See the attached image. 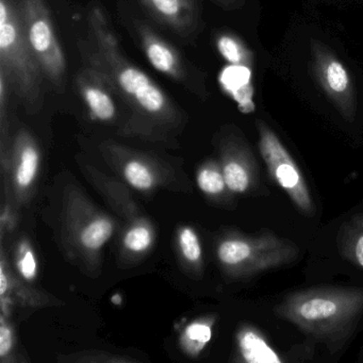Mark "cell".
Masks as SVG:
<instances>
[{
	"label": "cell",
	"mask_w": 363,
	"mask_h": 363,
	"mask_svg": "<svg viewBox=\"0 0 363 363\" xmlns=\"http://www.w3.org/2000/svg\"><path fill=\"white\" fill-rule=\"evenodd\" d=\"M225 184L233 192L243 193L250 186V176L246 169L238 162H228L224 167Z\"/></svg>",
	"instance_id": "14"
},
{
	"label": "cell",
	"mask_w": 363,
	"mask_h": 363,
	"mask_svg": "<svg viewBox=\"0 0 363 363\" xmlns=\"http://www.w3.org/2000/svg\"><path fill=\"white\" fill-rule=\"evenodd\" d=\"M12 347V333L5 324L0 328V356L5 357Z\"/></svg>",
	"instance_id": "23"
},
{
	"label": "cell",
	"mask_w": 363,
	"mask_h": 363,
	"mask_svg": "<svg viewBox=\"0 0 363 363\" xmlns=\"http://www.w3.org/2000/svg\"><path fill=\"white\" fill-rule=\"evenodd\" d=\"M152 233L143 226L135 227L125 237V245L133 252H143L152 244Z\"/></svg>",
	"instance_id": "18"
},
{
	"label": "cell",
	"mask_w": 363,
	"mask_h": 363,
	"mask_svg": "<svg viewBox=\"0 0 363 363\" xmlns=\"http://www.w3.org/2000/svg\"><path fill=\"white\" fill-rule=\"evenodd\" d=\"M354 257L359 265L363 267V235H360L354 246Z\"/></svg>",
	"instance_id": "24"
},
{
	"label": "cell",
	"mask_w": 363,
	"mask_h": 363,
	"mask_svg": "<svg viewBox=\"0 0 363 363\" xmlns=\"http://www.w3.org/2000/svg\"><path fill=\"white\" fill-rule=\"evenodd\" d=\"M327 82L335 92L345 91L348 84L347 74L340 63L333 62L329 65L327 69Z\"/></svg>",
	"instance_id": "19"
},
{
	"label": "cell",
	"mask_w": 363,
	"mask_h": 363,
	"mask_svg": "<svg viewBox=\"0 0 363 363\" xmlns=\"http://www.w3.org/2000/svg\"><path fill=\"white\" fill-rule=\"evenodd\" d=\"M78 90L93 118L101 122L113 120L116 106L111 95V82L94 67L82 72L77 78Z\"/></svg>",
	"instance_id": "5"
},
{
	"label": "cell",
	"mask_w": 363,
	"mask_h": 363,
	"mask_svg": "<svg viewBox=\"0 0 363 363\" xmlns=\"http://www.w3.org/2000/svg\"><path fill=\"white\" fill-rule=\"evenodd\" d=\"M138 35L142 50L152 67L176 82H186V69L179 54L171 44L161 39L146 25L138 27Z\"/></svg>",
	"instance_id": "6"
},
{
	"label": "cell",
	"mask_w": 363,
	"mask_h": 363,
	"mask_svg": "<svg viewBox=\"0 0 363 363\" xmlns=\"http://www.w3.org/2000/svg\"><path fill=\"white\" fill-rule=\"evenodd\" d=\"M7 288V277H6L5 272H4V269L1 267V269H0V293H1V295H5Z\"/></svg>",
	"instance_id": "25"
},
{
	"label": "cell",
	"mask_w": 363,
	"mask_h": 363,
	"mask_svg": "<svg viewBox=\"0 0 363 363\" xmlns=\"http://www.w3.org/2000/svg\"><path fill=\"white\" fill-rule=\"evenodd\" d=\"M18 8L29 44L43 75L57 90L62 91L67 60L44 0H21Z\"/></svg>",
	"instance_id": "3"
},
{
	"label": "cell",
	"mask_w": 363,
	"mask_h": 363,
	"mask_svg": "<svg viewBox=\"0 0 363 363\" xmlns=\"http://www.w3.org/2000/svg\"><path fill=\"white\" fill-rule=\"evenodd\" d=\"M0 69L18 99L35 106L42 97L41 67L29 44L20 8L0 0Z\"/></svg>",
	"instance_id": "2"
},
{
	"label": "cell",
	"mask_w": 363,
	"mask_h": 363,
	"mask_svg": "<svg viewBox=\"0 0 363 363\" xmlns=\"http://www.w3.org/2000/svg\"><path fill=\"white\" fill-rule=\"evenodd\" d=\"M197 184L203 192L207 194H218L224 190V176L213 169H203L197 176Z\"/></svg>",
	"instance_id": "16"
},
{
	"label": "cell",
	"mask_w": 363,
	"mask_h": 363,
	"mask_svg": "<svg viewBox=\"0 0 363 363\" xmlns=\"http://www.w3.org/2000/svg\"><path fill=\"white\" fill-rule=\"evenodd\" d=\"M144 7L163 24L177 33H186L196 25L192 0H141Z\"/></svg>",
	"instance_id": "7"
},
{
	"label": "cell",
	"mask_w": 363,
	"mask_h": 363,
	"mask_svg": "<svg viewBox=\"0 0 363 363\" xmlns=\"http://www.w3.org/2000/svg\"><path fill=\"white\" fill-rule=\"evenodd\" d=\"M186 335L191 341L197 342V343H208L211 340L212 331L210 326L201 323H193L186 328Z\"/></svg>",
	"instance_id": "21"
},
{
	"label": "cell",
	"mask_w": 363,
	"mask_h": 363,
	"mask_svg": "<svg viewBox=\"0 0 363 363\" xmlns=\"http://www.w3.org/2000/svg\"><path fill=\"white\" fill-rule=\"evenodd\" d=\"M260 150L267 169L277 184L288 193L297 207L310 211L311 199L303 175L292 157L271 131L261 133Z\"/></svg>",
	"instance_id": "4"
},
{
	"label": "cell",
	"mask_w": 363,
	"mask_h": 363,
	"mask_svg": "<svg viewBox=\"0 0 363 363\" xmlns=\"http://www.w3.org/2000/svg\"><path fill=\"white\" fill-rule=\"evenodd\" d=\"M240 350L245 361L250 363H280L278 354L269 344L252 330L243 331L239 337Z\"/></svg>",
	"instance_id": "9"
},
{
	"label": "cell",
	"mask_w": 363,
	"mask_h": 363,
	"mask_svg": "<svg viewBox=\"0 0 363 363\" xmlns=\"http://www.w3.org/2000/svg\"><path fill=\"white\" fill-rule=\"evenodd\" d=\"M112 231V223L105 218H99L91 223L82 231V244L89 250H99L110 239Z\"/></svg>",
	"instance_id": "11"
},
{
	"label": "cell",
	"mask_w": 363,
	"mask_h": 363,
	"mask_svg": "<svg viewBox=\"0 0 363 363\" xmlns=\"http://www.w3.org/2000/svg\"><path fill=\"white\" fill-rule=\"evenodd\" d=\"M218 46L222 56L229 62L237 65L241 61L242 55L240 48L238 46L237 42L231 39L230 37H227V35L220 37L218 41Z\"/></svg>",
	"instance_id": "20"
},
{
	"label": "cell",
	"mask_w": 363,
	"mask_h": 363,
	"mask_svg": "<svg viewBox=\"0 0 363 363\" xmlns=\"http://www.w3.org/2000/svg\"><path fill=\"white\" fill-rule=\"evenodd\" d=\"M125 177L131 186L139 190H148L154 182L150 169L138 161H131L126 165Z\"/></svg>",
	"instance_id": "15"
},
{
	"label": "cell",
	"mask_w": 363,
	"mask_h": 363,
	"mask_svg": "<svg viewBox=\"0 0 363 363\" xmlns=\"http://www.w3.org/2000/svg\"><path fill=\"white\" fill-rule=\"evenodd\" d=\"M250 72L245 67L233 65L227 67L220 76L223 86L233 95L239 103V108L244 113L255 110L252 101V89L250 88Z\"/></svg>",
	"instance_id": "8"
},
{
	"label": "cell",
	"mask_w": 363,
	"mask_h": 363,
	"mask_svg": "<svg viewBox=\"0 0 363 363\" xmlns=\"http://www.w3.org/2000/svg\"><path fill=\"white\" fill-rule=\"evenodd\" d=\"M182 254L191 262H196L201 256V244L196 233L191 228L182 229L179 237Z\"/></svg>",
	"instance_id": "17"
},
{
	"label": "cell",
	"mask_w": 363,
	"mask_h": 363,
	"mask_svg": "<svg viewBox=\"0 0 363 363\" xmlns=\"http://www.w3.org/2000/svg\"><path fill=\"white\" fill-rule=\"evenodd\" d=\"M89 23L97 48L95 67L107 76L112 86L144 113L162 118L172 112L173 106L164 91L147 74L125 58L116 35L99 8L91 10Z\"/></svg>",
	"instance_id": "1"
},
{
	"label": "cell",
	"mask_w": 363,
	"mask_h": 363,
	"mask_svg": "<svg viewBox=\"0 0 363 363\" xmlns=\"http://www.w3.org/2000/svg\"><path fill=\"white\" fill-rule=\"evenodd\" d=\"M39 167V155L33 146L27 145L21 154L20 164L16 172V182L22 188L30 186L37 175Z\"/></svg>",
	"instance_id": "12"
},
{
	"label": "cell",
	"mask_w": 363,
	"mask_h": 363,
	"mask_svg": "<svg viewBox=\"0 0 363 363\" xmlns=\"http://www.w3.org/2000/svg\"><path fill=\"white\" fill-rule=\"evenodd\" d=\"M297 313L306 322H322L337 315L339 305L328 297H310L298 306Z\"/></svg>",
	"instance_id": "10"
},
{
	"label": "cell",
	"mask_w": 363,
	"mask_h": 363,
	"mask_svg": "<svg viewBox=\"0 0 363 363\" xmlns=\"http://www.w3.org/2000/svg\"><path fill=\"white\" fill-rule=\"evenodd\" d=\"M18 269L21 274L24 276L26 279H33L37 275V260H35V255L31 250H26L23 255L22 258L18 262Z\"/></svg>",
	"instance_id": "22"
},
{
	"label": "cell",
	"mask_w": 363,
	"mask_h": 363,
	"mask_svg": "<svg viewBox=\"0 0 363 363\" xmlns=\"http://www.w3.org/2000/svg\"><path fill=\"white\" fill-rule=\"evenodd\" d=\"M252 255V248L245 242L226 241L218 247V258L229 265L239 264Z\"/></svg>",
	"instance_id": "13"
}]
</instances>
